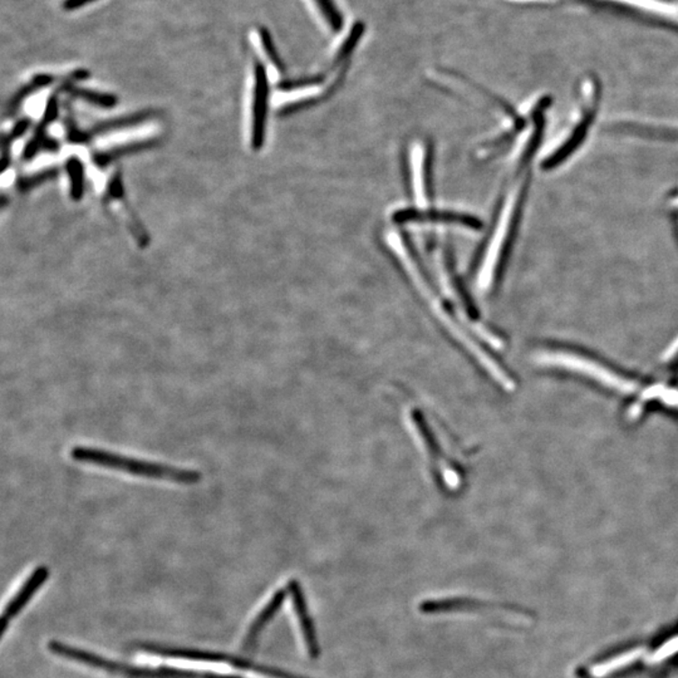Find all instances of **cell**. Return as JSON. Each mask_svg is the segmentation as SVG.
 <instances>
[{
    "label": "cell",
    "instance_id": "6da1fadb",
    "mask_svg": "<svg viewBox=\"0 0 678 678\" xmlns=\"http://www.w3.org/2000/svg\"><path fill=\"white\" fill-rule=\"evenodd\" d=\"M599 85L592 77L583 79L578 91L577 106L567 126L546 149L541 160V169L553 172L563 165L586 143L599 108Z\"/></svg>",
    "mask_w": 678,
    "mask_h": 678
},
{
    "label": "cell",
    "instance_id": "7a4b0ae2",
    "mask_svg": "<svg viewBox=\"0 0 678 678\" xmlns=\"http://www.w3.org/2000/svg\"><path fill=\"white\" fill-rule=\"evenodd\" d=\"M70 458L77 462L101 466L111 470L124 471L135 477L156 478V480L172 481L182 485H195L201 481V474L196 470H186L176 466L137 460L127 456L105 451V450L75 446L70 452Z\"/></svg>",
    "mask_w": 678,
    "mask_h": 678
},
{
    "label": "cell",
    "instance_id": "3957f363",
    "mask_svg": "<svg viewBox=\"0 0 678 678\" xmlns=\"http://www.w3.org/2000/svg\"><path fill=\"white\" fill-rule=\"evenodd\" d=\"M536 359L542 365L557 366V367L588 376L592 380L599 382V384L607 385L612 390L621 392V394H632V392L637 391V385L635 382L627 380L622 376L615 374L610 369L592 361V359L586 358V357L574 355V353L549 351L542 352L541 355L536 357Z\"/></svg>",
    "mask_w": 678,
    "mask_h": 678
},
{
    "label": "cell",
    "instance_id": "277c9868",
    "mask_svg": "<svg viewBox=\"0 0 678 678\" xmlns=\"http://www.w3.org/2000/svg\"><path fill=\"white\" fill-rule=\"evenodd\" d=\"M269 81L265 64L260 60L254 63V87L252 101V120H250V144L259 151L265 143L266 120H268Z\"/></svg>",
    "mask_w": 678,
    "mask_h": 678
},
{
    "label": "cell",
    "instance_id": "5b68a950",
    "mask_svg": "<svg viewBox=\"0 0 678 678\" xmlns=\"http://www.w3.org/2000/svg\"><path fill=\"white\" fill-rule=\"evenodd\" d=\"M395 223L404 224H448L459 225L470 230H483L484 223L474 215L458 213L451 210H439L433 208H403L392 215Z\"/></svg>",
    "mask_w": 678,
    "mask_h": 678
},
{
    "label": "cell",
    "instance_id": "8992f818",
    "mask_svg": "<svg viewBox=\"0 0 678 678\" xmlns=\"http://www.w3.org/2000/svg\"><path fill=\"white\" fill-rule=\"evenodd\" d=\"M98 670L105 673L122 674L130 678H243L237 674H224L215 673H198V671L180 670L175 667H135L101 657Z\"/></svg>",
    "mask_w": 678,
    "mask_h": 678
},
{
    "label": "cell",
    "instance_id": "52a82bcc",
    "mask_svg": "<svg viewBox=\"0 0 678 678\" xmlns=\"http://www.w3.org/2000/svg\"><path fill=\"white\" fill-rule=\"evenodd\" d=\"M50 568L47 565H38L31 575L24 581L23 586L19 588L17 593L14 594L11 602L6 604L5 612H3L2 619H0V628H2V636L5 635L6 629L13 619L15 618L24 609V607L31 602L34 594L44 586V583L50 578Z\"/></svg>",
    "mask_w": 678,
    "mask_h": 678
},
{
    "label": "cell",
    "instance_id": "ba28073f",
    "mask_svg": "<svg viewBox=\"0 0 678 678\" xmlns=\"http://www.w3.org/2000/svg\"><path fill=\"white\" fill-rule=\"evenodd\" d=\"M288 592L291 594L295 619H297L305 651L311 657L316 658L320 655V645H318L316 631H314L313 622H311L307 603H305L303 590L297 580H292L288 584Z\"/></svg>",
    "mask_w": 678,
    "mask_h": 678
},
{
    "label": "cell",
    "instance_id": "9c48e42d",
    "mask_svg": "<svg viewBox=\"0 0 678 678\" xmlns=\"http://www.w3.org/2000/svg\"><path fill=\"white\" fill-rule=\"evenodd\" d=\"M285 598H287V590H276L269 602L265 604V608L260 610L258 616L255 617L249 629H247L246 639H244L243 650L246 652H252L255 647L256 642L265 631V627L269 625L274 618L276 613L281 609L282 604L284 603Z\"/></svg>",
    "mask_w": 678,
    "mask_h": 678
},
{
    "label": "cell",
    "instance_id": "30bf717a",
    "mask_svg": "<svg viewBox=\"0 0 678 678\" xmlns=\"http://www.w3.org/2000/svg\"><path fill=\"white\" fill-rule=\"evenodd\" d=\"M365 32L366 25L363 22H357V23L353 25V28L349 31L345 42H343L342 46L339 47V50L337 51L336 56L333 58L332 70H340L342 67H345L349 63V60H351L353 52H355L357 46H358L359 41H361L363 35H365Z\"/></svg>",
    "mask_w": 678,
    "mask_h": 678
},
{
    "label": "cell",
    "instance_id": "8fae6325",
    "mask_svg": "<svg viewBox=\"0 0 678 678\" xmlns=\"http://www.w3.org/2000/svg\"><path fill=\"white\" fill-rule=\"evenodd\" d=\"M66 172L70 181V195L75 201L82 200L85 192V166L77 157H70L66 163Z\"/></svg>",
    "mask_w": 678,
    "mask_h": 678
},
{
    "label": "cell",
    "instance_id": "7c38bea8",
    "mask_svg": "<svg viewBox=\"0 0 678 678\" xmlns=\"http://www.w3.org/2000/svg\"><path fill=\"white\" fill-rule=\"evenodd\" d=\"M153 141H141V143H135L133 144H125L122 147H114L109 151H102V153H96L95 163L98 167L107 166L108 163L115 162L116 159L121 157V155H126V153H138L144 149H149L153 146Z\"/></svg>",
    "mask_w": 678,
    "mask_h": 678
},
{
    "label": "cell",
    "instance_id": "4fadbf2b",
    "mask_svg": "<svg viewBox=\"0 0 678 678\" xmlns=\"http://www.w3.org/2000/svg\"><path fill=\"white\" fill-rule=\"evenodd\" d=\"M54 81H56V77H54L53 75L35 76L31 82H28L27 85L22 87V88L19 89L17 93H15L14 98L11 99V102H9L8 105L9 114L14 112L15 109L19 107V105H21L22 102H23L29 95H32V93L38 91V89L44 88V87L52 85Z\"/></svg>",
    "mask_w": 678,
    "mask_h": 678
},
{
    "label": "cell",
    "instance_id": "5bb4252c",
    "mask_svg": "<svg viewBox=\"0 0 678 678\" xmlns=\"http://www.w3.org/2000/svg\"><path fill=\"white\" fill-rule=\"evenodd\" d=\"M314 2H316L317 8L320 9V14H322L330 28L336 33L339 32L345 24V19H343L342 13L337 8L334 0H314Z\"/></svg>",
    "mask_w": 678,
    "mask_h": 678
},
{
    "label": "cell",
    "instance_id": "9a60e30c",
    "mask_svg": "<svg viewBox=\"0 0 678 678\" xmlns=\"http://www.w3.org/2000/svg\"><path fill=\"white\" fill-rule=\"evenodd\" d=\"M70 86H72V83L70 85V89H72L73 95L77 96V98L85 99V101L89 102V104L98 106V107L107 108L114 107L116 104V98L112 95L91 91V89L76 88V87Z\"/></svg>",
    "mask_w": 678,
    "mask_h": 678
},
{
    "label": "cell",
    "instance_id": "2e32d148",
    "mask_svg": "<svg viewBox=\"0 0 678 678\" xmlns=\"http://www.w3.org/2000/svg\"><path fill=\"white\" fill-rule=\"evenodd\" d=\"M259 35L263 48H265V52L266 56H268L269 60L273 63V66H274L279 72H284V63H283L282 58L279 56L278 51H276L274 41H273L272 34L269 33L268 29L260 28Z\"/></svg>",
    "mask_w": 678,
    "mask_h": 678
},
{
    "label": "cell",
    "instance_id": "e0dca14e",
    "mask_svg": "<svg viewBox=\"0 0 678 678\" xmlns=\"http://www.w3.org/2000/svg\"><path fill=\"white\" fill-rule=\"evenodd\" d=\"M326 79V75L303 77V79H288L279 85L283 91H294V89L308 88V87L320 86Z\"/></svg>",
    "mask_w": 678,
    "mask_h": 678
},
{
    "label": "cell",
    "instance_id": "ac0fdd59",
    "mask_svg": "<svg viewBox=\"0 0 678 678\" xmlns=\"http://www.w3.org/2000/svg\"><path fill=\"white\" fill-rule=\"evenodd\" d=\"M668 208H670L671 214L674 218V224H676L678 231V186L673 189L671 194L668 195L667 200Z\"/></svg>",
    "mask_w": 678,
    "mask_h": 678
}]
</instances>
